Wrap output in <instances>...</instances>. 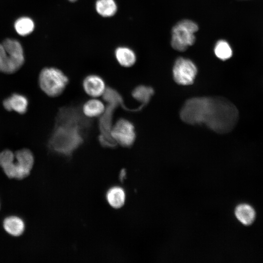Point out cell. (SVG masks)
<instances>
[{
  "mask_svg": "<svg viewBox=\"0 0 263 263\" xmlns=\"http://www.w3.org/2000/svg\"><path fill=\"white\" fill-rule=\"evenodd\" d=\"M180 115L186 123L204 124L219 133L231 131L237 124L239 117L236 107L222 97L190 98L185 103Z\"/></svg>",
  "mask_w": 263,
  "mask_h": 263,
  "instance_id": "cell-1",
  "label": "cell"
},
{
  "mask_svg": "<svg viewBox=\"0 0 263 263\" xmlns=\"http://www.w3.org/2000/svg\"><path fill=\"white\" fill-rule=\"evenodd\" d=\"M78 125L72 121L59 125L54 132L49 142L53 151L65 155H70L82 142Z\"/></svg>",
  "mask_w": 263,
  "mask_h": 263,
  "instance_id": "cell-2",
  "label": "cell"
},
{
  "mask_svg": "<svg viewBox=\"0 0 263 263\" xmlns=\"http://www.w3.org/2000/svg\"><path fill=\"white\" fill-rule=\"evenodd\" d=\"M24 56L20 43L7 38L0 44V72L13 74L23 65Z\"/></svg>",
  "mask_w": 263,
  "mask_h": 263,
  "instance_id": "cell-3",
  "label": "cell"
},
{
  "mask_svg": "<svg viewBox=\"0 0 263 263\" xmlns=\"http://www.w3.org/2000/svg\"><path fill=\"white\" fill-rule=\"evenodd\" d=\"M39 85L41 90L50 97L60 95L69 83L68 77L59 69L47 67L39 75Z\"/></svg>",
  "mask_w": 263,
  "mask_h": 263,
  "instance_id": "cell-4",
  "label": "cell"
},
{
  "mask_svg": "<svg viewBox=\"0 0 263 263\" xmlns=\"http://www.w3.org/2000/svg\"><path fill=\"white\" fill-rule=\"evenodd\" d=\"M198 30L197 25L191 20L186 19L178 22L172 30V48L179 51H185L194 43V34Z\"/></svg>",
  "mask_w": 263,
  "mask_h": 263,
  "instance_id": "cell-5",
  "label": "cell"
},
{
  "mask_svg": "<svg viewBox=\"0 0 263 263\" xmlns=\"http://www.w3.org/2000/svg\"><path fill=\"white\" fill-rule=\"evenodd\" d=\"M110 134L114 142L125 147L132 146L136 138L133 125L124 118L117 121L111 128Z\"/></svg>",
  "mask_w": 263,
  "mask_h": 263,
  "instance_id": "cell-6",
  "label": "cell"
},
{
  "mask_svg": "<svg viewBox=\"0 0 263 263\" xmlns=\"http://www.w3.org/2000/svg\"><path fill=\"white\" fill-rule=\"evenodd\" d=\"M197 73L195 65L189 59L179 57L173 67L175 81L182 85H188L194 82Z\"/></svg>",
  "mask_w": 263,
  "mask_h": 263,
  "instance_id": "cell-7",
  "label": "cell"
},
{
  "mask_svg": "<svg viewBox=\"0 0 263 263\" xmlns=\"http://www.w3.org/2000/svg\"><path fill=\"white\" fill-rule=\"evenodd\" d=\"M82 87L89 96L96 98L103 95L106 92V84L103 79L96 75H90L83 79Z\"/></svg>",
  "mask_w": 263,
  "mask_h": 263,
  "instance_id": "cell-8",
  "label": "cell"
},
{
  "mask_svg": "<svg viewBox=\"0 0 263 263\" xmlns=\"http://www.w3.org/2000/svg\"><path fill=\"white\" fill-rule=\"evenodd\" d=\"M3 106L7 111L23 114L27 111L28 101L24 95L15 93L3 100Z\"/></svg>",
  "mask_w": 263,
  "mask_h": 263,
  "instance_id": "cell-9",
  "label": "cell"
},
{
  "mask_svg": "<svg viewBox=\"0 0 263 263\" xmlns=\"http://www.w3.org/2000/svg\"><path fill=\"white\" fill-rule=\"evenodd\" d=\"M3 227L8 234L14 237L21 236L25 230L23 221L16 216H10L5 218L3 222Z\"/></svg>",
  "mask_w": 263,
  "mask_h": 263,
  "instance_id": "cell-10",
  "label": "cell"
},
{
  "mask_svg": "<svg viewBox=\"0 0 263 263\" xmlns=\"http://www.w3.org/2000/svg\"><path fill=\"white\" fill-rule=\"evenodd\" d=\"M106 198L109 204L114 208H119L124 204L126 199L124 189L118 186L111 188L107 191Z\"/></svg>",
  "mask_w": 263,
  "mask_h": 263,
  "instance_id": "cell-11",
  "label": "cell"
},
{
  "mask_svg": "<svg viewBox=\"0 0 263 263\" xmlns=\"http://www.w3.org/2000/svg\"><path fill=\"white\" fill-rule=\"evenodd\" d=\"M105 106L100 100L95 98L86 101L82 107L83 114L89 118L101 116L105 111Z\"/></svg>",
  "mask_w": 263,
  "mask_h": 263,
  "instance_id": "cell-12",
  "label": "cell"
},
{
  "mask_svg": "<svg viewBox=\"0 0 263 263\" xmlns=\"http://www.w3.org/2000/svg\"><path fill=\"white\" fill-rule=\"evenodd\" d=\"M235 214L237 219L244 225L251 224L255 218V211L249 205L242 204L235 208Z\"/></svg>",
  "mask_w": 263,
  "mask_h": 263,
  "instance_id": "cell-13",
  "label": "cell"
},
{
  "mask_svg": "<svg viewBox=\"0 0 263 263\" xmlns=\"http://www.w3.org/2000/svg\"><path fill=\"white\" fill-rule=\"evenodd\" d=\"M115 58L122 66L130 67L132 66L136 61V56L134 52L131 49L120 47L115 51Z\"/></svg>",
  "mask_w": 263,
  "mask_h": 263,
  "instance_id": "cell-14",
  "label": "cell"
},
{
  "mask_svg": "<svg viewBox=\"0 0 263 263\" xmlns=\"http://www.w3.org/2000/svg\"><path fill=\"white\" fill-rule=\"evenodd\" d=\"M16 162L22 168L31 172L34 164V157L30 150L22 149L15 153Z\"/></svg>",
  "mask_w": 263,
  "mask_h": 263,
  "instance_id": "cell-15",
  "label": "cell"
},
{
  "mask_svg": "<svg viewBox=\"0 0 263 263\" xmlns=\"http://www.w3.org/2000/svg\"><path fill=\"white\" fill-rule=\"evenodd\" d=\"M5 174L9 178H15L21 180L27 177L30 174V171L20 167L15 161L12 162L5 166L2 168Z\"/></svg>",
  "mask_w": 263,
  "mask_h": 263,
  "instance_id": "cell-16",
  "label": "cell"
},
{
  "mask_svg": "<svg viewBox=\"0 0 263 263\" xmlns=\"http://www.w3.org/2000/svg\"><path fill=\"white\" fill-rule=\"evenodd\" d=\"M95 9L100 16L110 17L117 11V5L114 0H97L95 3Z\"/></svg>",
  "mask_w": 263,
  "mask_h": 263,
  "instance_id": "cell-17",
  "label": "cell"
},
{
  "mask_svg": "<svg viewBox=\"0 0 263 263\" xmlns=\"http://www.w3.org/2000/svg\"><path fill=\"white\" fill-rule=\"evenodd\" d=\"M14 25L17 32L22 36H25L31 33L35 27L33 21L28 17L19 18L16 20Z\"/></svg>",
  "mask_w": 263,
  "mask_h": 263,
  "instance_id": "cell-18",
  "label": "cell"
},
{
  "mask_svg": "<svg viewBox=\"0 0 263 263\" xmlns=\"http://www.w3.org/2000/svg\"><path fill=\"white\" fill-rule=\"evenodd\" d=\"M153 94L154 90L151 87L140 85L133 90L132 95L135 99L141 102L144 106L148 103Z\"/></svg>",
  "mask_w": 263,
  "mask_h": 263,
  "instance_id": "cell-19",
  "label": "cell"
},
{
  "mask_svg": "<svg viewBox=\"0 0 263 263\" xmlns=\"http://www.w3.org/2000/svg\"><path fill=\"white\" fill-rule=\"evenodd\" d=\"M214 53L216 56L222 60L230 58L232 55V50L228 42L224 40H219L215 44Z\"/></svg>",
  "mask_w": 263,
  "mask_h": 263,
  "instance_id": "cell-20",
  "label": "cell"
},
{
  "mask_svg": "<svg viewBox=\"0 0 263 263\" xmlns=\"http://www.w3.org/2000/svg\"><path fill=\"white\" fill-rule=\"evenodd\" d=\"M15 160V153L11 150H5L0 153V167L2 168Z\"/></svg>",
  "mask_w": 263,
  "mask_h": 263,
  "instance_id": "cell-21",
  "label": "cell"
},
{
  "mask_svg": "<svg viewBox=\"0 0 263 263\" xmlns=\"http://www.w3.org/2000/svg\"><path fill=\"white\" fill-rule=\"evenodd\" d=\"M69 1H75L76 0H69Z\"/></svg>",
  "mask_w": 263,
  "mask_h": 263,
  "instance_id": "cell-22",
  "label": "cell"
},
{
  "mask_svg": "<svg viewBox=\"0 0 263 263\" xmlns=\"http://www.w3.org/2000/svg\"></svg>",
  "mask_w": 263,
  "mask_h": 263,
  "instance_id": "cell-23",
  "label": "cell"
}]
</instances>
